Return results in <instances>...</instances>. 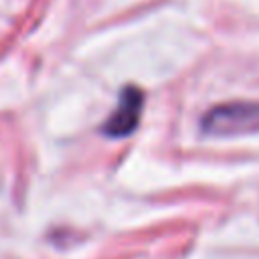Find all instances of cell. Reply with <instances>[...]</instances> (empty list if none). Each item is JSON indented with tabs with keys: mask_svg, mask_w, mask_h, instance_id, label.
I'll return each mask as SVG.
<instances>
[{
	"mask_svg": "<svg viewBox=\"0 0 259 259\" xmlns=\"http://www.w3.org/2000/svg\"><path fill=\"white\" fill-rule=\"evenodd\" d=\"M142 107H144L142 89L136 85H125L119 93L115 109L111 111V115L101 125V134L107 138H113V140H119V138L134 134V130L140 123Z\"/></svg>",
	"mask_w": 259,
	"mask_h": 259,
	"instance_id": "cell-2",
	"label": "cell"
},
{
	"mask_svg": "<svg viewBox=\"0 0 259 259\" xmlns=\"http://www.w3.org/2000/svg\"><path fill=\"white\" fill-rule=\"evenodd\" d=\"M200 125L204 134L219 138L259 132V103L255 101L221 103L202 115Z\"/></svg>",
	"mask_w": 259,
	"mask_h": 259,
	"instance_id": "cell-1",
	"label": "cell"
}]
</instances>
